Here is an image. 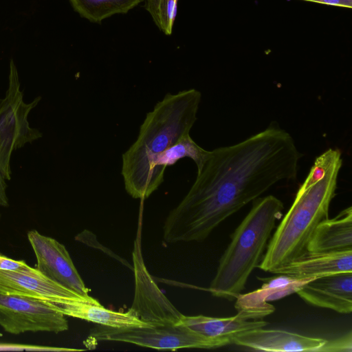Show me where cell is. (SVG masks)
Wrapping results in <instances>:
<instances>
[{"instance_id":"obj_1","label":"cell","mask_w":352,"mask_h":352,"mask_svg":"<svg viewBox=\"0 0 352 352\" xmlns=\"http://www.w3.org/2000/svg\"><path fill=\"white\" fill-rule=\"evenodd\" d=\"M302 154L272 124L236 144L210 151L188 193L166 217L164 239L200 241L282 180L294 179Z\"/></svg>"},{"instance_id":"obj_2","label":"cell","mask_w":352,"mask_h":352,"mask_svg":"<svg viewBox=\"0 0 352 352\" xmlns=\"http://www.w3.org/2000/svg\"><path fill=\"white\" fill-rule=\"evenodd\" d=\"M201 98L195 89L168 93L147 113L136 140L122 157L124 188L133 198L146 199L162 184L164 177L157 168L158 158L190 133Z\"/></svg>"},{"instance_id":"obj_3","label":"cell","mask_w":352,"mask_h":352,"mask_svg":"<svg viewBox=\"0 0 352 352\" xmlns=\"http://www.w3.org/2000/svg\"><path fill=\"white\" fill-rule=\"evenodd\" d=\"M342 164L341 152L337 148H329L316 157L293 204L271 236L259 269L273 273L307 251L316 228L329 218Z\"/></svg>"},{"instance_id":"obj_4","label":"cell","mask_w":352,"mask_h":352,"mask_svg":"<svg viewBox=\"0 0 352 352\" xmlns=\"http://www.w3.org/2000/svg\"><path fill=\"white\" fill-rule=\"evenodd\" d=\"M283 202L274 195L258 197L234 230L222 254L208 291L212 296L234 300L258 267L276 223L283 215Z\"/></svg>"},{"instance_id":"obj_5","label":"cell","mask_w":352,"mask_h":352,"mask_svg":"<svg viewBox=\"0 0 352 352\" xmlns=\"http://www.w3.org/2000/svg\"><path fill=\"white\" fill-rule=\"evenodd\" d=\"M41 100V97L37 96L29 103L24 100L18 70L11 60L8 88L4 97L0 99V172L6 181L12 177V153L43 136L28 121L30 113Z\"/></svg>"},{"instance_id":"obj_6","label":"cell","mask_w":352,"mask_h":352,"mask_svg":"<svg viewBox=\"0 0 352 352\" xmlns=\"http://www.w3.org/2000/svg\"><path fill=\"white\" fill-rule=\"evenodd\" d=\"M89 337L98 341H118L159 350L215 349L232 344L228 338H209L181 324L157 323L151 327H111L97 324Z\"/></svg>"},{"instance_id":"obj_7","label":"cell","mask_w":352,"mask_h":352,"mask_svg":"<svg viewBox=\"0 0 352 352\" xmlns=\"http://www.w3.org/2000/svg\"><path fill=\"white\" fill-rule=\"evenodd\" d=\"M0 325L12 334L60 333L68 329L65 315L56 305L32 297L1 292Z\"/></svg>"},{"instance_id":"obj_8","label":"cell","mask_w":352,"mask_h":352,"mask_svg":"<svg viewBox=\"0 0 352 352\" xmlns=\"http://www.w3.org/2000/svg\"><path fill=\"white\" fill-rule=\"evenodd\" d=\"M0 292L46 301L56 305L63 314L66 307L74 301L100 304L91 296H83L53 282L26 263L16 270L0 269Z\"/></svg>"},{"instance_id":"obj_9","label":"cell","mask_w":352,"mask_h":352,"mask_svg":"<svg viewBox=\"0 0 352 352\" xmlns=\"http://www.w3.org/2000/svg\"><path fill=\"white\" fill-rule=\"evenodd\" d=\"M28 238L36 257V269L43 275L83 296H90L89 289L63 244L36 230L29 231Z\"/></svg>"},{"instance_id":"obj_10","label":"cell","mask_w":352,"mask_h":352,"mask_svg":"<svg viewBox=\"0 0 352 352\" xmlns=\"http://www.w3.org/2000/svg\"><path fill=\"white\" fill-rule=\"evenodd\" d=\"M264 283L257 290L245 294H239L236 298L234 307L249 320L259 319L272 313L274 307L268 301L278 300L296 293L307 283L316 278L312 277L297 278L280 274L267 278H257Z\"/></svg>"},{"instance_id":"obj_11","label":"cell","mask_w":352,"mask_h":352,"mask_svg":"<svg viewBox=\"0 0 352 352\" xmlns=\"http://www.w3.org/2000/svg\"><path fill=\"white\" fill-rule=\"evenodd\" d=\"M296 293L311 305L349 314L352 311V272L316 278Z\"/></svg>"},{"instance_id":"obj_12","label":"cell","mask_w":352,"mask_h":352,"mask_svg":"<svg viewBox=\"0 0 352 352\" xmlns=\"http://www.w3.org/2000/svg\"><path fill=\"white\" fill-rule=\"evenodd\" d=\"M327 340L308 337L296 333L264 329L263 327L244 331L232 339V344L265 351H318Z\"/></svg>"},{"instance_id":"obj_13","label":"cell","mask_w":352,"mask_h":352,"mask_svg":"<svg viewBox=\"0 0 352 352\" xmlns=\"http://www.w3.org/2000/svg\"><path fill=\"white\" fill-rule=\"evenodd\" d=\"M344 272H352V250L333 252L307 251L273 274L297 278H318Z\"/></svg>"},{"instance_id":"obj_14","label":"cell","mask_w":352,"mask_h":352,"mask_svg":"<svg viewBox=\"0 0 352 352\" xmlns=\"http://www.w3.org/2000/svg\"><path fill=\"white\" fill-rule=\"evenodd\" d=\"M307 250L311 252L352 250V207L320 223L311 235Z\"/></svg>"},{"instance_id":"obj_15","label":"cell","mask_w":352,"mask_h":352,"mask_svg":"<svg viewBox=\"0 0 352 352\" xmlns=\"http://www.w3.org/2000/svg\"><path fill=\"white\" fill-rule=\"evenodd\" d=\"M177 324L184 325L204 336L215 338H228L246 331L264 327L267 322L262 320H249L243 314L238 311L228 318H213L198 315L187 316L182 314Z\"/></svg>"},{"instance_id":"obj_16","label":"cell","mask_w":352,"mask_h":352,"mask_svg":"<svg viewBox=\"0 0 352 352\" xmlns=\"http://www.w3.org/2000/svg\"><path fill=\"white\" fill-rule=\"evenodd\" d=\"M63 314L111 327H151L157 324L141 320L131 309L126 312L115 311L104 307L101 304L83 301H74L69 304Z\"/></svg>"},{"instance_id":"obj_17","label":"cell","mask_w":352,"mask_h":352,"mask_svg":"<svg viewBox=\"0 0 352 352\" xmlns=\"http://www.w3.org/2000/svg\"><path fill=\"white\" fill-rule=\"evenodd\" d=\"M142 0H69L82 17L100 23L115 14L126 13Z\"/></svg>"},{"instance_id":"obj_18","label":"cell","mask_w":352,"mask_h":352,"mask_svg":"<svg viewBox=\"0 0 352 352\" xmlns=\"http://www.w3.org/2000/svg\"><path fill=\"white\" fill-rule=\"evenodd\" d=\"M210 151L199 146L190 137V133L182 136L175 144L165 151L158 158L157 168L164 177L167 166L175 164L179 160L188 157L196 164L199 170L207 160Z\"/></svg>"},{"instance_id":"obj_19","label":"cell","mask_w":352,"mask_h":352,"mask_svg":"<svg viewBox=\"0 0 352 352\" xmlns=\"http://www.w3.org/2000/svg\"><path fill=\"white\" fill-rule=\"evenodd\" d=\"M177 0H146L145 8L155 24L165 34L172 32L177 14Z\"/></svg>"},{"instance_id":"obj_20","label":"cell","mask_w":352,"mask_h":352,"mask_svg":"<svg viewBox=\"0 0 352 352\" xmlns=\"http://www.w3.org/2000/svg\"><path fill=\"white\" fill-rule=\"evenodd\" d=\"M325 352H351L352 333L349 331L346 334L326 343L318 350Z\"/></svg>"},{"instance_id":"obj_21","label":"cell","mask_w":352,"mask_h":352,"mask_svg":"<svg viewBox=\"0 0 352 352\" xmlns=\"http://www.w3.org/2000/svg\"><path fill=\"white\" fill-rule=\"evenodd\" d=\"M0 351H82L83 349L49 347L28 344L0 343Z\"/></svg>"},{"instance_id":"obj_22","label":"cell","mask_w":352,"mask_h":352,"mask_svg":"<svg viewBox=\"0 0 352 352\" xmlns=\"http://www.w3.org/2000/svg\"><path fill=\"white\" fill-rule=\"evenodd\" d=\"M25 262L8 258L0 253V269L6 270H16L22 267Z\"/></svg>"},{"instance_id":"obj_23","label":"cell","mask_w":352,"mask_h":352,"mask_svg":"<svg viewBox=\"0 0 352 352\" xmlns=\"http://www.w3.org/2000/svg\"><path fill=\"white\" fill-rule=\"evenodd\" d=\"M6 180L0 172V206L8 207L9 205L7 196V183Z\"/></svg>"},{"instance_id":"obj_24","label":"cell","mask_w":352,"mask_h":352,"mask_svg":"<svg viewBox=\"0 0 352 352\" xmlns=\"http://www.w3.org/2000/svg\"><path fill=\"white\" fill-rule=\"evenodd\" d=\"M318 3L329 6H340L349 8H351L352 6V0H319Z\"/></svg>"},{"instance_id":"obj_25","label":"cell","mask_w":352,"mask_h":352,"mask_svg":"<svg viewBox=\"0 0 352 352\" xmlns=\"http://www.w3.org/2000/svg\"><path fill=\"white\" fill-rule=\"evenodd\" d=\"M303 1L316 2V3H318V1H319V0H303Z\"/></svg>"}]
</instances>
